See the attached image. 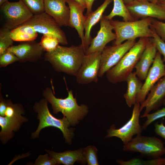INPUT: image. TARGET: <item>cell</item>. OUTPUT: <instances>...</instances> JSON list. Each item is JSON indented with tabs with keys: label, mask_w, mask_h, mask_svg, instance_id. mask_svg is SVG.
<instances>
[{
	"label": "cell",
	"mask_w": 165,
	"mask_h": 165,
	"mask_svg": "<svg viewBox=\"0 0 165 165\" xmlns=\"http://www.w3.org/2000/svg\"><path fill=\"white\" fill-rule=\"evenodd\" d=\"M85 54L81 44L70 47L59 45L54 51L46 52L44 59L55 71L75 76Z\"/></svg>",
	"instance_id": "6da1fadb"
},
{
	"label": "cell",
	"mask_w": 165,
	"mask_h": 165,
	"mask_svg": "<svg viewBox=\"0 0 165 165\" xmlns=\"http://www.w3.org/2000/svg\"><path fill=\"white\" fill-rule=\"evenodd\" d=\"M68 97L64 99L56 97L52 89L47 87L43 90L42 96L51 105L54 114L61 112L66 117L71 126H75L82 119L88 112V107L85 104L79 105L72 91H68Z\"/></svg>",
	"instance_id": "7a4b0ae2"
},
{
	"label": "cell",
	"mask_w": 165,
	"mask_h": 165,
	"mask_svg": "<svg viewBox=\"0 0 165 165\" xmlns=\"http://www.w3.org/2000/svg\"><path fill=\"white\" fill-rule=\"evenodd\" d=\"M149 38H140L118 63L106 73L108 81L115 84L126 81L138 61Z\"/></svg>",
	"instance_id": "3957f363"
},
{
	"label": "cell",
	"mask_w": 165,
	"mask_h": 165,
	"mask_svg": "<svg viewBox=\"0 0 165 165\" xmlns=\"http://www.w3.org/2000/svg\"><path fill=\"white\" fill-rule=\"evenodd\" d=\"M48 102L46 99L44 98L35 102L33 106L34 111L37 113L39 123L36 130L31 133V138L33 139L38 138L43 129L52 127L59 129L63 134L65 142L70 144L73 136V129L69 128L70 124L65 116H63L61 119H58L52 115L48 108Z\"/></svg>",
	"instance_id": "277c9868"
},
{
	"label": "cell",
	"mask_w": 165,
	"mask_h": 165,
	"mask_svg": "<svg viewBox=\"0 0 165 165\" xmlns=\"http://www.w3.org/2000/svg\"><path fill=\"white\" fill-rule=\"evenodd\" d=\"M152 19L147 17L131 21L110 20L116 35L114 45H119L126 40H135L138 38H152L150 26Z\"/></svg>",
	"instance_id": "5b68a950"
},
{
	"label": "cell",
	"mask_w": 165,
	"mask_h": 165,
	"mask_svg": "<svg viewBox=\"0 0 165 165\" xmlns=\"http://www.w3.org/2000/svg\"><path fill=\"white\" fill-rule=\"evenodd\" d=\"M164 143L155 137L143 136L141 134L133 138L123 146L125 152H138L151 157L157 158L165 154Z\"/></svg>",
	"instance_id": "8992f818"
},
{
	"label": "cell",
	"mask_w": 165,
	"mask_h": 165,
	"mask_svg": "<svg viewBox=\"0 0 165 165\" xmlns=\"http://www.w3.org/2000/svg\"><path fill=\"white\" fill-rule=\"evenodd\" d=\"M0 8L6 19L4 27L10 30L26 23L34 15L21 0L8 1L1 6Z\"/></svg>",
	"instance_id": "52a82bcc"
},
{
	"label": "cell",
	"mask_w": 165,
	"mask_h": 165,
	"mask_svg": "<svg viewBox=\"0 0 165 165\" xmlns=\"http://www.w3.org/2000/svg\"><path fill=\"white\" fill-rule=\"evenodd\" d=\"M24 24L31 26L38 33L56 38L62 45L68 44L66 35L61 27L52 17L45 12L39 14L34 15Z\"/></svg>",
	"instance_id": "ba28073f"
},
{
	"label": "cell",
	"mask_w": 165,
	"mask_h": 165,
	"mask_svg": "<svg viewBox=\"0 0 165 165\" xmlns=\"http://www.w3.org/2000/svg\"><path fill=\"white\" fill-rule=\"evenodd\" d=\"M134 105L130 119L119 129H116L114 125H112L108 130L105 138L117 137L125 145L131 140L134 135L141 134L143 129L139 122L140 104L136 103Z\"/></svg>",
	"instance_id": "9c48e42d"
},
{
	"label": "cell",
	"mask_w": 165,
	"mask_h": 165,
	"mask_svg": "<svg viewBox=\"0 0 165 165\" xmlns=\"http://www.w3.org/2000/svg\"><path fill=\"white\" fill-rule=\"evenodd\" d=\"M135 42V40H128L119 45L106 46L101 53L98 77H103L117 64Z\"/></svg>",
	"instance_id": "30bf717a"
},
{
	"label": "cell",
	"mask_w": 165,
	"mask_h": 165,
	"mask_svg": "<svg viewBox=\"0 0 165 165\" xmlns=\"http://www.w3.org/2000/svg\"><path fill=\"white\" fill-rule=\"evenodd\" d=\"M101 52L85 54L81 66L75 76L78 83L86 84L98 81Z\"/></svg>",
	"instance_id": "8fae6325"
},
{
	"label": "cell",
	"mask_w": 165,
	"mask_h": 165,
	"mask_svg": "<svg viewBox=\"0 0 165 165\" xmlns=\"http://www.w3.org/2000/svg\"><path fill=\"white\" fill-rule=\"evenodd\" d=\"M126 5L135 20L151 17L165 20V10L158 3L148 0H134Z\"/></svg>",
	"instance_id": "7c38bea8"
},
{
	"label": "cell",
	"mask_w": 165,
	"mask_h": 165,
	"mask_svg": "<svg viewBox=\"0 0 165 165\" xmlns=\"http://www.w3.org/2000/svg\"><path fill=\"white\" fill-rule=\"evenodd\" d=\"M165 76V64L161 55L157 52L141 90L136 98V102L141 104L145 99L150 90L162 78Z\"/></svg>",
	"instance_id": "4fadbf2b"
},
{
	"label": "cell",
	"mask_w": 165,
	"mask_h": 165,
	"mask_svg": "<svg viewBox=\"0 0 165 165\" xmlns=\"http://www.w3.org/2000/svg\"><path fill=\"white\" fill-rule=\"evenodd\" d=\"M100 28L96 36L92 38L85 54L102 52L110 42L115 40L116 35L112 31L113 28L110 20L103 15L100 20Z\"/></svg>",
	"instance_id": "5bb4252c"
},
{
	"label": "cell",
	"mask_w": 165,
	"mask_h": 165,
	"mask_svg": "<svg viewBox=\"0 0 165 165\" xmlns=\"http://www.w3.org/2000/svg\"><path fill=\"white\" fill-rule=\"evenodd\" d=\"M7 50L15 54L21 63L36 62L41 58L44 51L39 42L34 40L22 42L12 46Z\"/></svg>",
	"instance_id": "9a60e30c"
},
{
	"label": "cell",
	"mask_w": 165,
	"mask_h": 165,
	"mask_svg": "<svg viewBox=\"0 0 165 165\" xmlns=\"http://www.w3.org/2000/svg\"><path fill=\"white\" fill-rule=\"evenodd\" d=\"M165 98V76L160 79L152 87L147 98L140 104L141 112L145 108L144 114L140 117H145L152 110L157 109L163 104Z\"/></svg>",
	"instance_id": "2e32d148"
},
{
	"label": "cell",
	"mask_w": 165,
	"mask_h": 165,
	"mask_svg": "<svg viewBox=\"0 0 165 165\" xmlns=\"http://www.w3.org/2000/svg\"><path fill=\"white\" fill-rule=\"evenodd\" d=\"M68 0H44L45 12L52 17L60 27L69 26V8Z\"/></svg>",
	"instance_id": "e0dca14e"
},
{
	"label": "cell",
	"mask_w": 165,
	"mask_h": 165,
	"mask_svg": "<svg viewBox=\"0 0 165 165\" xmlns=\"http://www.w3.org/2000/svg\"><path fill=\"white\" fill-rule=\"evenodd\" d=\"M28 119L22 115L11 116H0V140L5 145L14 136V133L19 131L24 123L28 122Z\"/></svg>",
	"instance_id": "ac0fdd59"
},
{
	"label": "cell",
	"mask_w": 165,
	"mask_h": 165,
	"mask_svg": "<svg viewBox=\"0 0 165 165\" xmlns=\"http://www.w3.org/2000/svg\"><path fill=\"white\" fill-rule=\"evenodd\" d=\"M70 9L69 27L75 29L81 40L82 45L84 40V24L86 16L83 14L85 8L75 0H68Z\"/></svg>",
	"instance_id": "d6986e66"
},
{
	"label": "cell",
	"mask_w": 165,
	"mask_h": 165,
	"mask_svg": "<svg viewBox=\"0 0 165 165\" xmlns=\"http://www.w3.org/2000/svg\"><path fill=\"white\" fill-rule=\"evenodd\" d=\"M157 51L155 43L150 38L135 67L136 75L141 81L145 80L154 62Z\"/></svg>",
	"instance_id": "ffe728a7"
},
{
	"label": "cell",
	"mask_w": 165,
	"mask_h": 165,
	"mask_svg": "<svg viewBox=\"0 0 165 165\" xmlns=\"http://www.w3.org/2000/svg\"><path fill=\"white\" fill-rule=\"evenodd\" d=\"M113 0H105L95 10L86 16L84 24L85 37L83 44L81 45L85 52L89 47L92 39L90 31L92 27L100 20L103 13L108 6Z\"/></svg>",
	"instance_id": "44dd1931"
},
{
	"label": "cell",
	"mask_w": 165,
	"mask_h": 165,
	"mask_svg": "<svg viewBox=\"0 0 165 165\" xmlns=\"http://www.w3.org/2000/svg\"><path fill=\"white\" fill-rule=\"evenodd\" d=\"M45 150L51 158L55 160L57 164L73 165L76 162L82 164H85L86 162L83 149L68 150L61 152H57L47 149Z\"/></svg>",
	"instance_id": "7402d4cb"
},
{
	"label": "cell",
	"mask_w": 165,
	"mask_h": 165,
	"mask_svg": "<svg viewBox=\"0 0 165 165\" xmlns=\"http://www.w3.org/2000/svg\"><path fill=\"white\" fill-rule=\"evenodd\" d=\"M126 91L123 95L128 106L130 108L136 102L137 96L140 92L143 83L137 77L135 72H132L127 77Z\"/></svg>",
	"instance_id": "603a6c76"
},
{
	"label": "cell",
	"mask_w": 165,
	"mask_h": 165,
	"mask_svg": "<svg viewBox=\"0 0 165 165\" xmlns=\"http://www.w3.org/2000/svg\"><path fill=\"white\" fill-rule=\"evenodd\" d=\"M38 33L32 26L24 24L11 30L10 35L14 41L23 42L34 40Z\"/></svg>",
	"instance_id": "cb8c5ba5"
},
{
	"label": "cell",
	"mask_w": 165,
	"mask_h": 165,
	"mask_svg": "<svg viewBox=\"0 0 165 165\" xmlns=\"http://www.w3.org/2000/svg\"><path fill=\"white\" fill-rule=\"evenodd\" d=\"M113 7L110 13L106 17L109 20L115 16L122 17L124 21L135 20L131 15L123 0H113Z\"/></svg>",
	"instance_id": "d4e9b609"
},
{
	"label": "cell",
	"mask_w": 165,
	"mask_h": 165,
	"mask_svg": "<svg viewBox=\"0 0 165 165\" xmlns=\"http://www.w3.org/2000/svg\"><path fill=\"white\" fill-rule=\"evenodd\" d=\"M116 162L121 165H165V158L160 157L147 160L136 158L126 161L118 160Z\"/></svg>",
	"instance_id": "484cf974"
},
{
	"label": "cell",
	"mask_w": 165,
	"mask_h": 165,
	"mask_svg": "<svg viewBox=\"0 0 165 165\" xmlns=\"http://www.w3.org/2000/svg\"><path fill=\"white\" fill-rule=\"evenodd\" d=\"M11 30L3 27L0 30V55L13 46L14 41L10 35Z\"/></svg>",
	"instance_id": "4316f807"
},
{
	"label": "cell",
	"mask_w": 165,
	"mask_h": 165,
	"mask_svg": "<svg viewBox=\"0 0 165 165\" xmlns=\"http://www.w3.org/2000/svg\"><path fill=\"white\" fill-rule=\"evenodd\" d=\"M39 43L44 51L48 52L54 51L60 43L57 38L47 35H43Z\"/></svg>",
	"instance_id": "83f0119b"
},
{
	"label": "cell",
	"mask_w": 165,
	"mask_h": 165,
	"mask_svg": "<svg viewBox=\"0 0 165 165\" xmlns=\"http://www.w3.org/2000/svg\"><path fill=\"white\" fill-rule=\"evenodd\" d=\"M34 15L45 12L44 0H21Z\"/></svg>",
	"instance_id": "f1b7e54d"
},
{
	"label": "cell",
	"mask_w": 165,
	"mask_h": 165,
	"mask_svg": "<svg viewBox=\"0 0 165 165\" xmlns=\"http://www.w3.org/2000/svg\"><path fill=\"white\" fill-rule=\"evenodd\" d=\"M97 148L94 146H88L83 149V153L88 165H98Z\"/></svg>",
	"instance_id": "f546056e"
},
{
	"label": "cell",
	"mask_w": 165,
	"mask_h": 165,
	"mask_svg": "<svg viewBox=\"0 0 165 165\" xmlns=\"http://www.w3.org/2000/svg\"><path fill=\"white\" fill-rule=\"evenodd\" d=\"M165 117V107L157 110L155 112L147 115L145 117L147 120L142 126L143 130L145 129L147 127L155 121Z\"/></svg>",
	"instance_id": "4dcf8cb0"
},
{
	"label": "cell",
	"mask_w": 165,
	"mask_h": 165,
	"mask_svg": "<svg viewBox=\"0 0 165 165\" xmlns=\"http://www.w3.org/2000/svg\"><path fill=\"white\" fill-rule=\"evenodd\" d=\"M152 31L153 37L151 38L152 40L155 43L158 52L163 57V59L165 61V42L156 33L154 29L150 26Z\"/></svg>",
	"instance_id": "1f68e13d"
},
{
	"label": "cell",
	"mask_w": 165,
	"mask_h": 165,
	"mask_svg": "<svg viewBox=\"0 0 165 165\" xmlns=\"http://www.w3.org/2000/svg\"><path fill=\"white\" fill-rule=\"evenodd\" d=\"M18 61V59L15 54L7 50L0 55V66L5 67Z\"/></svg>",
	"instance_id": "d6a6232c"
},
{
	"label": "cell",
	"mask_w": 165,
	"mask_h": 165,
	"mask_svg": "<svg viewBox=\"0 0 165 165\" xmlns=\"http://www.w3.org/2000/svg\"><path fill=\"white\" fill-rule=\"evenodd\" d=\"M161 38L165 41V22L153 18L151 25Z\"/></svg>",
	"instance_id": "836d02e7"
},
{
	"label": "cell",
	"mask_w": 165,
	"mask_h": 165,
	"mask_svg": "<svg viewBox=\"0 0 165 165\" xmlns=\"http://www.w3.org/2000/svg\"><path fill=\"white\" fill-rule=\"evenodd\" d=\"M57 164L55 160L51 158L48 153L40 155L36 159L34 165H55Z\"/></svg>",
	"instance_id": "e575fe53"
},
{
	"label": "cell",
	"mask_w": 165,
	"mask_h": 165,
	"mask_svg": "<svg viewBox=\"0 0 165 165\" xmlns=\"http://www.w3.org/2000/svg\"><path fill=\"white\" fill-rule=\"evenodd\" d=\"M154 131L156 134L165 140V126L162 121L160 123H154Z\"/></svg>",
	"instance_id": "d590c367"
},
{
	"label": "cell",
	"mask_w": 165,
	"mask_h": 165,
	"mask_svg": "<svg viewBox=\"0 0 165 165\" xmlns=\"http://www.w3.org/2000/svg\"><path fill=\"white\" fill-rule=\"evenodd\" d=\"M7 107V100L4 99L0 95V116H4Z\"/></svg>",
	"instance_id": "8d00e7d4"
},
{
	"label": "cell",
	"mask_w": 165,
	"mask_h": 165,
	"mask_svg": "<svg viewBox=\"0 0 165 165\" xmlns=\"http://www.w3.org/2000/svg\"><path fill=\"white\" fill-rule=\"evenodd\" d=\"M95 0H85L86 6V16L87 15L92 11V8L94 2Z\"/></svg>",
	"instance_id": "74e56055"
},
{
	"label": "cell",
	"mask_w": 165,
	"mask_h": 165,
	"mask_svg": "<svg viewBox=\"0 0 165 165\" xmlns=\"http://www.w3.org/2000/svg\"><path fill=\"white\" fill-rule=\"evenodd\" d=\"M80 4H81L82 6L85 8L86 9V4L85 0H75Z\"/></svg>",
	"instance_id": "f35d334b"
},
{
	"label": "cell",
	"mask_w": 165,
	"mask_h": 165,
	"mask_svg": "<svg viewBox=\"0 0 165 165\" xmlns=\"http://www.w3.org/2000/svg\"><path fill=\"white\" fill-rule=\"evenodd\" d=\"M158 4L164 10H165V0H162L159 2Z\"/></svg>",
	"instance_id": "ab89813d"
},
{
	"label": "cell",
	"mask_w": 165,
	"mask_h": 165,
	"mask_svg": "<svg viewBox=\"0 0 165 165\" xmlns=\"http://www.w3.org/2000/svg\"><path fill=\"white\" fill-rule=\"evenodd\" d=\"M134 0H123L124 3L125 5L127 4Z\"/></svg>",
	"instance_id": "60d3db41"
},
{
	"label": "cell",
	"mask_w": 165,
	"mask_h": 165,
	"mask_svg": "<svg viewBox=\"0 0 165 165\" xmlns=\"http://www.w3.org/2000/svg\"><path fill=\"white\" fill-rule=\"evenodd\" d=\"M8 1V0H0V6H1L5 2Z\"/></svg>",
	"instance_id": "b9f144b4"
},
{
	"label": "cell",
	"mask_w": 165,
	"mask_h": 165,
	"mask_svg": "<svg viewBox=\"0 0 165 165\" xmlns=\"http://www.w3.org/2000/svg\"><path fill=\"white\" fill-rule=\"evenodd\" d=\"M148 0L150 2L156 3H158L159 1V0Z\"/></svg>",
	"instance_id": "7bdbcfd3"
},
{
	"label": "cell",
	"mask_w": 165,
	"mask_h": 165,
	"mask_svg": "<svg viewBox=\"0 0 165 165\" xmlns=\"http://www.w3.org/2000/svg\"><path fill=\"white\" fill-rule=\"evenodd\" d=\"M163 105H165V98L164 99L163 101Z\"/></svg>",
	"instance_id": "ee69618b"
},
{
	"label": "cell",
	"mask_w": 165,
	"mask_h": 165,
	"mask_svg": "<svg viewBox=\"0 0 165 165\" xmlns=\"http://www.w3.org/2000/svg\"><path fill=\"white\" fill-rule=\"evenodd\" d=\"M162 0H159V2H160V1H162Z\"/></svg>",
	"instance_id": "f6af8a7d"
}]
</instances>
